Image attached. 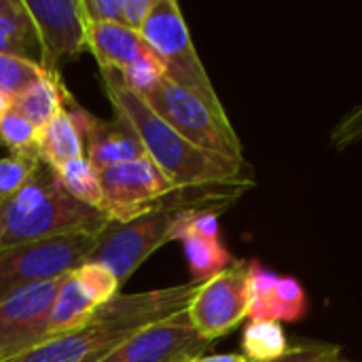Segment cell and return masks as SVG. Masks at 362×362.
<instances>
[{
	"instance_id": "obj_20",
	"label": "cell",
	"mask_w": 362,
	"mask_h": 362,
	"mask_svg": "<svg viewBox=\"0 0 362 362\" xmlns=\"http://www.w3.org/2000/svg\"><path fill=\"white\" fill-rule=\"evenodd\" d=\"M242 350L246 361H276L288 350V339L280 322L250 320L242 337Z\"/></svg>"
},
{
	"instance_id": "obj_9",
	"label": "cell",
	"mask_w": 362,
	"mask_h": 362,
	"mask_svg": "<svg viewBox=\"0 0 362 362\" xmlns=\"http://www.w3.org/2000/svg\"><path fill=\"white\" fill-rule=\"evenodd\" d=\"M62 278L15 291L0 299V362H8L49 341L51 310Z\"/></svg>"
},
{
	"instance_id": "obj_12",
	"label": "cell",
	"mask_w": 362,
	"mask_h": 362,
	"mask_svg": "<svg viewBox=\"0 0 362 362\" xmlns=\"http://www.w3.org/2000/svg\"><path fill=\"white\" fill-rule=\"evenodd\" d=\"M66 110L70 112L83 136L85 157L98 172L110 165L146 157L144 144L140 142L136 129L125 117L115 112L112 121H102L83 106H78L74 100L66 104Z\"/></svg>"
},
{
	"instance_id": "obj_19",
	"label": "cell",
	"mask_w": 362,
	"mask_h": 362,
	"mask_svg": "<svg viewBox=\"0 0 362 362\" xmlns=\"http://www.w3.org/2000/svg\"><path fill=\"white\" fill-rule=\"evenodd\" d=\"M55 174L62 182V187L81 204H87L95 210H102L104 195L100 185V172L89 163L87 157L72 159L59 168H55Z\"/></svg>"
},
{
	"instance_id": "obj_22",
	"label": "cell",
	"mask_w": 362,
	"mask_h": 362,
	"mask_svg": "<svg viewBox=\"0 0 362 362\" xmlns=\"http://www.w3.org/2000/svg\"><path fill=\"white\" fill-rule=\"evenodd\" d=\"M0 144L6 146L13 157L38 159V129L13 110L0 119Z\"/></svg>"
},
{
	"instance_id": "obj_10",
	"label": "cell",
	"mask_w": 362,
	"mask_h": 362,
	"mask_svg": "<svg viewBox=\"0 0 362 362\" xmlns=\"http://www.w3.org/2000/svg\"><path fill=\"white\" fill-rule=\"evenodd\" d=\"M34 21L40 66L57 72L59 64L78 57L87 49V19L81 0H23Z\"/></svg>"
},
{
	"instance_id": "obj_26",
	"label": "cell",
	"mask_w": 362,
	"mask_h": 362,
	"mask_svg": "<svg viewBox=\"0 0 362 362\" xmlns=\"http://www.w3.org/2000/svg\"><path fill=\"white\" fill-rule=\"evenodd\" d=\"M339 354H341V346L339 344H331V341H299L295 346H288V350L280 358L267 362H339Z\"/></svg>"
},
{
	"instance_id": "obj_17",
	"label": "cell",
	"mask_w": 362,
	"mask_h": 362,
	"mask_svg": "<svg viewBox=\"0 0 362 362\" xmlns=\"http://www.w3.org/2000/svg\"><path fill=\"white\" fill-rule=\"evenodd\" d=\"M72 100L57 72H47L38 83L11 102V110L30 121L36 129L51 123Z\"/></svg>"
},
{
	"instance_id": "obj_4",
	"label": "cell",
	"mask_w": 362,
	"mask_h": 362,
	"mask_svg": "<svg viewBox=\"0 0 362 362\" xmlns=\"http://www.w3.org/2000/svg\"><path fill=\"white\" fill-rule=\"evenodd\" d=\"M140 36L161 59L165 68V78L191 91L216 112L227 115L193 45L191 32L176 0H157L146 23L140 30Z\"/></svg>"
},
{
	"instance_id": "obj_3",
	"label": "cell",
	"mask_w": 362,
	"mask_h": 362,
	"mask_svg": "<svg viewBox=\"0 0 362 362\" xmlns=\"http://www.w3.org/2000/svg\"><path fill=\"white\" fill-rule=\"evenodd\" d=\"M110 225L102 210L74 199L55 170L40 163L21 189L0 204V250L51 238H98Z\"/></svg>"
},
{
	"instance_id": "obj_11",
	"label": "cell",
	"mask_w": 362,
	"mask_h": 362,
	"mask_svg": "<svg viewBox=\"0 0 362 362\" xmlns=\"http://www.w3.org/2000/svg\"><path fill=\"white\" fill-rule=\"evenodd\" d=\"M208 346L191 327L185 312L140 331L102 362H187L204 354Z\"/></svg>"
},
{
	"instance_id": "obj_7",
	"label": "cell",
	"mask_w": 362,
	"mask_h": 362,
	"mask_svg": "<svg viewBox=\"0 0 362 362\" xmlns=\"http://www.w3.org/2000/svg\"><path fill=\"white\" fill-rule=\"evenodd\" d=\"M252 261H233L227 269L199 282L187 318L202 339L214 344L248 318V284Z\"/></svg>"
},
{
	"instance_id": "obj_30",
	"label": "cell",
	"mask_w": 362,
	"mask_h": 362,
	"mask_svg": "<svg viewBox=\"0 0 362 362\" xmlns=\"http://www.w3.org/2000/svg\"><path fill=\"white\" fill-rule=\"evenodd\" d=\"M187 362H246L244 354H212V356H193Z\"/></svg>"
},
{
	"instance_id": "obj_18",
	"label": "cell",
	"mask_w": 362,
	"mask_h": 362,
	"mask_svg": "<svg viewBox=\"0 0 362 362\" xmlns=\"http://www.w3.org/2000/svg\"><path fill=\"white\" fill-rule=\"evenodd\" d=\"M78 157H85L83 136L70 112L64 108L51 123L38 129V159L40 163L55 170Z\"/></svg>"
},
{
	"instance_id": "obj_23",
	"label": "cell",
	"mask_w": 362,
	"mask_h": 362,
	"mask_svg": "<svg viewBox=\"0 0 362 362\" xmlns=\"http://www.w3.org/2000/svg\"><path fill=\"white\" fill-rule=\"evenodd\" d=\"M119 76H121V83L129 91H134L136 95L142 98L148 91H153L165 78V68H163L161 59L155 53H148V55L136 59L125 70H121Z\"/></svg>"
},
{
	"instance_id": "obj_28",
	"label": "cell",
	"mask_w": 362,
	"mask_h": 362,
	"mask_svg": "<svg viewBox=\"0 0 362 362\" xmlns=\"http://www.w3.org/2000/svg\"><path fill=\"white\" fill-rule=\"evenodd\" d=\"M87 23H119L123 0H81Z\"/></svg>"
},
{
	"instance_id": "obj_16",
	"label": "cell",
	"mask_w": 362,
	"mask_h": 362,
	"mask_svg": "<svg viewBox=\"0 0 362 362\" xmlns=\"http://www.w3.org/2000/svg\"><path fill=\"white\" fill-rule=\"evenodd\" d=\"M100 301L93 297V293L81 282V278L70 272L62 278L55 301H53V310H51V337H59V335H68L78 331L81 327H85L89 322V318L98 312Z\"/></svg>"
},
{
	"instance_id": "obj_15",
	"label": "cell",
	"mask_w": 362,
	"mask_h": 362,
	"mask_svg": "<svg viewBox=\"0 0 362 362\" xmlns=\"http://www.w3.org/2000/svg\"><path fill=\"white\" fill-rule=\"evenodd\" d=\"M87 49L100 64V70L121 72L136 59L153 53L140 32L119 23H87Z\"/></svg>"
},
{
	"instance_id": "obj_31",
	"label": "cell",
	"mask_w": 362,
	"mask_h": 362,
	"mask_svg": "<svg viewBox=\"0 0 362 362\" xmlns=\"http://www.w3.org/2000/svg\"><path fill=\"white\" fill-rule=\"evenodd\" d=\"M11 110V100H6L4 95H0V119Z\"/></svg>"
},
{
	"instance_id": "obj_6",
	"label": "cell",
	"mask_w": 362,
	"mask_h": 362,
	"mask_svg": "<svg viewBox=\"0 0 362 362\" xmlns=\"http://www.w3.org/2000/svg\"><path fill=\"white\" fill-rule=\"evenodd\" d=\"M98 238H51L0 250V299L15 291L51 282L74 272L89 261Z\"/></svg>"
},
{
	"instance_id": "obj_27",
	"label": "cell",
	"mask_w": 362,
	"mask_h": 362,
	"mask_svg": "<svg viewBox=\"0 0 362 362\" xmlns=\"http://www.w3.org/2000/svg\"><path fill=\"white\" fill-rule=\"evenodd\" d=\"M331 144L335 148H346L362 140V102L350 108L331 129Z\"/></svg>"
},
{
	"instance_id": "obj_2",
	"label": "cell",
	"mask_w": 362,
	"mask_h": 362,
	"mask_svg": "<svg viewBox=\"0 0 362 362\" xmlns=\"http://www.w3.org/2000/svg\"><path fill=\"white\" fill-rule=\"evenodd\" d=\"M102 83L115 112L129 121L140 142L144 144L146 157L157 163V168L172 180L176 189L206 185L255 187V172L246 159H231L208 153L185 140L157 112H153L140 95L121 83L119 72L102 70Z\"/></svg>"
},
{
	"instance_id": "obj_8",
	"label": "cell",
	"mask_w": 362,
	"mask_h": 362,
	"mask_svg": "<svg viewBox=\"0 0 362 362\" xmlns=\"http://www.w3.org/2000/svg\"><path fill=\"white\" fill-rule=\"evenodd\" d=\"M100 185L104 195L102 212L112 223H129L155 210L165 195L176 191L151 157L100 170Z\"/></svg>"
},
{
	"instance_id": "obj_1",
	"label": "cell",
	"mask_w": 362,
	"mask_h": 362,
	"mask_svg": "<svg viewBox=\"0 0 362 362\" xmlns=\"http://www.w3.org/2000/svg\"><path fill=\"white\" fill-rule=\"evenodd\" d=\"M199 282L117 295L74 333L59 335L8 362H102L140 331L187 312Z\"/></svg>"
},
{
	"instance_id": "obj_5",
	"label": "cell",
	"mask_w": 362,
	"mask_h": 362,
	"mask_svg": "<svg viewBox=\"0 0 362 362\" xmlns=\"http://www.w3.org/2000/svg\"><path fill=\"white\" fill-rule=\"evenodd\" d=\"M153 112H157L172 129L191 144L231 159H246L240 136L227 115L216 112L191 91L163 78L153 91L142 95Z\"/></svg>"
},
{
	"instance_id": "obj_25",
	"label": "cell",
	"mask_w": 362,
	"mask_h": 362,
	"mask_svg": "<svg viewBox=\"0 0 362 362\" xmlns=\"http://www.w3.org/2000/svg\"><path fill=\"white\" fill-rule=\"evenodd\" d=\"M74 274L81 278V282L93 293V297L100 301V305H104V303H108L110 299H115L117 295H119V282H117V278L106 269V267H102V265H98V263H91V261H87V263H83L81 267H76L74 269Z\"/></svg>"
},
{
	"instance_id": "obj_29",
	"label": "cell",
	"mask_w": 362,
	"mask_h": 362,
	"mask_svg": "<svg viewBox=\"0 0 362 362\" xmlns=\"http://www.w3.org/2000/svg\"><path fill=\"white\" fill-rule=\"evenodd\" d=\"M157 0H123L121 6V25H125L127 30L140 32L142 25L146 23L153 6Z\"/></svg>"
},
{
	"instance_id": "obj_14",
	"label": "cell",
	"mask_w": 362,
	"mask_h": 362,
	"mask_svg": "<svg viewBox=\"0 0 362 362\" xmlns=\"http://www.w3.org/2000/svg\"><path fill=\"white\" fill-rule=\"evenodd\" d=\"M308 312V297L299 280L259 269L250 278V320L297 322Z\"/></svg>"
},
{
	"instance_id": "obj_21",
	"label": "cell",
	"mask_w": 362,
	"mask_h": 362,
	"mask_svg": "<svg viewBox=\"0 0 362 362\" xmlns=\"http://www.w3.org/2000/svg\"><path fill=\"white\" fill-rule=\"evenodd\" d=\"M45 74L47 70L34 59L17 57V55H0V95L13 102L23 91H28L34 83H38Z\"/></svg>"
},
{
	"instance_id": "obj_24",
	"label": "cell",
	"mask_w": 362,
	"mask_h": 362,
	"mask_svg": "<svg viewBox=\"0 0 362 362\" xmlns=\"http://www.w3.org/2000/svg\"><path fill=\"white\" fill-rule=\"evenodd\" d=\"M40 159L30 157H0V204L8 202L38 170Z\"/></svg>"
},
{
	"instance_id": "obj_13",
	"label": "cell",
	"mask_w": 362,
	"mask_h": 362,
	"mask_svg": "<svg viewBox=\"0 0 362 362\" xmlns=\"http://www.w3.org/2000/svg\"><path fill=\"white\" fill-rule=\"evenodd\" d=\"M174 242H180L193 282H206L227 269L233 259L221 242L218 214L210 210H189L180 216Z\"/></svg>"
}]
</instances>
